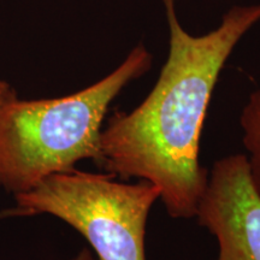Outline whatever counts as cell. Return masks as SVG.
I'll use <instances>...</instances> for the list:
<instances>
[{
    "label": "cell",
    "mask_w": 260,
    "mask_h": 260,
    "mask_svg": "<svg viewBox=\"0 0 260 260\" xmlns=\"http://www.w3.org/2000/svg\"><path fill=\"white\" fill-rule=\"evenodd\" d=\"M161 2L170 30L168 59L144 102L104 122L96 164L116 178L153 183L169 216L188 219L209 180L199 147L214 86L237 42L260 21V5L235 6L218 28L193 37L182 28L175 0Z\"/></svg>",
    "instance_id": "cell-1"
},
{
    "label": "cell",
    "mask_w": 260,
    "mask_h": 260,
    "mask_svg": "<svg viewBox=\"0 0 260 260\" xmlns=\"http://www.w3.org/2000/svg\"><path fill=\"white\" fill-rule=\"evenodd\" d=\"M151 67L152 54L140 44L111 74L80 92L0 103V188L22 194L84 159L96 162L110 105Z\"/></svg>",
    "instance_id": "cell-2"
},
{
    "label": "cell",
    "mask_w": 260,
    "mask_h": 260,
    "mask_svg": "<svg viewBox=\"0 0 260 260\" xmlns=\"http://www.w3.org/2000/svg\"><path fill=\"white\" fill-rule=\"evenodd\" d=\"M161 191L151 182L124 183L111 174L58 172L15 195L28 216L51 214L79 232L98 260H147L146 225Z\"/></svg>",
    "instance_id": "cell-3"
},
{
    "label": "cell",
    "mask_w": 260,
    "mask_h": 260,
    "mask_svg": "<svg viewBox=\"0 0 260 260\" xmlns=\"http://www.w3.org/2000/svg\"><path fill=\"white\" fill-rule=\"evenodd\" d=\"M194 217L216 237V260H260V195L245 154L214 162Z\"/></svg>",
    "instance_id": "cell-4"
},
{
    "label": "cell",
    "mask_w": 260,
    "mask_h": 260,
    "mask_svg": "<svg viewBox=\"0 0 260 260\" xmlns=\"http://www.w3.org/2000/svg\"><path fill=\"white\" fill-rule=\"evenodd\" d=\"M242 142L248 152L249 176L260 195V89L251 94L240 116Z\"/></svg>",
    "instance_id": "cell-5"
},
{
    "label": "cell",
    "mask_w": 260,
    "mask_h": 260,
    "mask_svg": "<svg viewBox=\"0 0 260 260\" xmlns=\"http://www.w3.org/2000/svg\"><path fill=\"white\" fill-rule=\"evenodd\" d=\"M15 98H17L15 89L9 83L0 79V103L9 102V100L15 99Z\"/></svg>",
    "instance_id": "cell-6"
},
{
    "label": "cell",
    "mask_w": 260,
    "mask_h": 260,
    "mask_svg": "<svg viewBox=\"0 0 260 260\" xmlns=\"http://www.w3.org/2000/svg\"><path fill=\"white\" fill-rule=\"evenodd\" d=\"M11 216H28V213L25 212L23 209L21 207H16V209H11V210H5L0 212V219L3 218H8V217Z\"/></svg>",
    "instance_id": "cell-7"
},
{
    "label": "cell",
    "mask_w": 260,
    "mask_h": 260,
    "mask_svg": "<svg viewBox=\"0 0 260 260\" xmlns=\"http://www.w3.org/2000/svg\"><path fill=\"white\" fill-rule=\"evenodd\" d=\"M70 260H98V258L93 254L92 252L89 251V249L83 248L82 251L77 253V254L75 255L73 259H70Z\"/></svg>",
    "instance_id": "cell-8"
}]
</instances>
